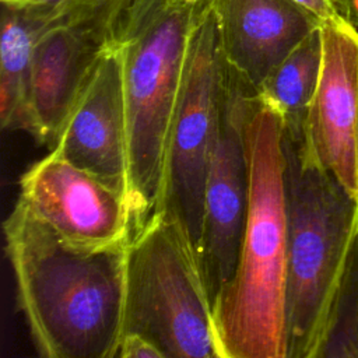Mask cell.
Returning <instances> with one entry per match:
<instances>
[{
    "label": "cell",
    "instance_id": "8992f818",
    "mask_svg": "<svg viewBox=\"0 0 358 358\" xmlns=\"http://www.w3.org/2000/svg\"><path fill=\"white\" fill-rule=\"evenodd\" d=\"M225 71L227 60L211 0H200L169 131L158 208L182 225L196 255L201 236L206 180L218 133Z\"/></svg>",
    "mask_w": 358,
    "mask_h": 358
},
{
    "label": "cell",
    "instance_id": "7c38bea8",
    "mask_svg": "<svg viewBox=\"0 0 358 358\" xmlns=\"http://www.w3.org/2000/svg\"><path fill=\"white\" fill-rule=\"evenodd\" d=\"M229 69L256 92L273 69L322 24L291 0H211Z\"/></svg>",
    "mask_w": 358,
    "mask_h": 358
},
{
    "label": "cell",
    "instance_id": "ffe728a7",
    "mask_svg": "<svg viewBox=\"0 0 358 358\" xmlns=\"http://www.w3.org/2000/svg\"><path fill=\"white\" fill-rule=\"evenodd\" d=\"M1 1H25V0H1Z\"/></svg>",
    "mask_w": 358,
    "mask_h": 358
},
{
    "label": "cell",
    "instance_id": "277c9868",
    "mask_svg": "<svg viewBox=\"0 0 358 358\" xmlns=\"http://www.w3.org/2000/svg\"><path fill=\"white\" fill-rule=\"evenodd\" d=\"M287 211V358H316L358 234V199L282 129Z\"/></svg>",
    "mask_w": 358,
    "mask_h": 358
},
{
    "label": "cell",
    "instance_id": "2e32d148",
    "mask_svg": "<svg viewBox=\"0 0 358 358\" xmlns=\"http://www.w3.org/2000/svg\"><path fill=\"white\" fill-rule=\"evenodd\" d=\"M119 358H165L164 352L145 336L136 331H124L119 344Z\"/></svg>",
    "mask_w": 358,
    "mask_h": 358
},
{
    "label": "cell",
    "instance_id": "4fadbf2b",
    "mask_svg": "<svg viewBox=\"0 0 358 358\" xmlns=\"http://www.w3.org/2000/svg\"><path fill=\"white\" fill-rule=\"evenodd\" d=\"M48 0L1 1L0 120L7 130L28 133V83L35 42L53 21Z\"/></svg>",
    "mask_w": 358,
    "mask_h": 358
},
{
    "label": "cell",
    "instance_id": "d6986e66",
    "mask_svg": "<svg viewBox=\"0 0 358 358\" xmlns=\"http://www.w3.org/2000/svg\"><path fill=\"white\" fill-rule=\"evenodd\" d=\"M340 17L358 28V0H331Z\"/></svg>",
    "mask_w": 358,
    "mask_h": 358
},
{
    "label": "cell",
    "instance_id": "30bf717a",
    "mask_svg": "<svg viewBox=\"0 0 358 358\" xmlns=\"http://www.w3.org/2000/svg\"><path fill=\"white\" fill-rule=\"evenodd\" d=\"M320 29L322 71L305 143L315 159L358 199V28L334 20Z\"/></svg>",
    "mask_w": 358,
    "mask_h": 358
},
{
    "label": "cell",
    "instance_id": "9c48e42d",
    "mask_svg": "<svg viewBox=\"0 0 358 358\" xmlns=\"http://www.w3.org/2000/svg\"><path fill=\"white\" fill-rule=\"evenodd\" d=\"M122 0L105 8L66 15L38 36L29 69L28 133L49 150L103 50Z\"/></svg>",
    "mask_w": 358,
    "mask_h": 358
},
{
    "label": "cell",
    "instance_id": "9a60e30c",
    "mask_svg": "<svg viewBox=\"0 0 358 358\" xmlns=\"http://www.w3.org/2000/svg\"><path fill=\"white\" fill-rule=\"evenodd\" d=\"M316 358H358V234L333 295Z\"/></svg>",
    "mask_w": 358,
    "mask_h": 358
},
{
    "label": "cell",
    "instance_id": "e0dca14e",
    "mask_svg": "<svg viewBox=\"0 0 358 358\" xmlns=\"http://www.w3.org/2000/svg\"><path fill=\"white\" fill-rule=\"evenodd\" d=\"M49 1H53L55 20H57L63 15L96 11L119 0H49Z\"/></svg>",
    "mask_w": 358,
    "mask_h": 358
},
{
    "label": "cell",
    "instance_id": "5bb4252c",
    "mask_svg": "<svg viewBox=\"0 0 358 358\" xmlns=\"http://www.w3.org/2000/svg\"><path fill=\"white\" fill-rule=\"evenodd\" d=\"M323 60L320 27L298 43L263 80L255 96L273 108L287 134L305 137V126L313 101Z\"/></svg>",
    "mask_w": 358,
    "mask_h": 358
},
{
    "label": "cell",
    "instance_id": "52a82bcc",
    "mask_svg": "<svg viewBox=\"0 0 358 358\" xmlns=\"http://www.w3.org/2000/svg\"><path fill=\"white\" fill-rule=\"evenodd\" d=\"M253 95L255 91L227 63L218 133L204 189L197 255L213 306L235 273L248 214L246 119Z\"/></svg>",
    "mask_w": 358,
    "mask_h": 358
},
{
    "label": "cell",
    "instance_id": "5b68a950",
    "mask_svg": "<svg viewBox=\"0 0 358 358\" xmlns=\"http://www.w3.org/2000/svg\"><path fill=\"white\" fill-rule=\"evenodd\" d=\"M124 331L145 336L165 358H222L194 248L162 210L134 231L127 246Z\"/></svg>",
    "mask_w": 358,
    "mask_h": 358
},
{
    "label": "cell",
    "instance_id": "8fae6325",
    "mask_svg": "<svg viewBox=\"0 0 358 358\" xmlns=\"http://www.w3.org/2000/svg\"><path fill=\"white\" fill-rule=\"evenodd\" d=\"M52 150L122 193L129 203L127 123L116 43L110 42L101 55Z\"/></svg>",
    "mask_w": 358,
    "mask_h": 358
},
{
    "label": "cell",
    "instance_id": "7a4b0ae2",
    "mask_svg": "<svg viewBox=\"0 0 358 358\" xmlns=\"http://www.w3.org/2000/svg\"><path fill=\"white\" fill-rule=\"evenodd\" d=\"M249 206L238 263L214 305L222 358H287V211L282 120L252 96Z\"/></svg>",
    "mask_w": 358,
    "mask_h": 358
},
{
    "label": "cell",
    "instance_id": "ac0fdd59",
    "mask_svg": "<svg viewBox=\"0 0 358 358\" xmlns=\"http://www.w3.org/2000/svg\"><path fill=\"white\" fill-rule=\"evenodd\" d=\"M309 14H312L315 18L319 20L320 24L334 20H343L340 14L337 13L334 4L331 0H291Z\"/></svg>",
    "mask_w": 358,
    "mask_h": 358
},
{
    "label": "cell",
    "instance_id": "3957f363",
    "mask_svg": "<svg viewBox=\"0 0 358 358\" xmlns=\"http://www.w3.org/2000/svg\"><path fill=\"white\" fill-rule=\"evenodd\" d=\"M199 3L122 0L112 20V42L122 57L134 231L161 204L168 138Z\"/></svg>",
    "mask_w": 358,
    "mask_h": 358
},
{
    "label": "cell",
    "instance_id": "6da1fadb",
    "mask_svg": "<svg viewBox=\"0 0 358 358\" xmlns=\"http://www.w3.org/2000/svg\"><path fill=\"white\" fill-rule=\"evenodd\" d=\"M20 308L46 358H116L123 336L127 246L70 245L18 199L4 221Z\"/></svg>",
    "mask_w": 358,
    "mask_h": 358
},
{
    "label": "cell",
    "instance_id": "ba28073f",
    "mask_svg": "<svg viewBox=\"0 0 358 358\" xmlns=\"http://www.w3.org/2000/svg\"><path fill=\"white\" fill-rule=\"evenodd\" d=\"M18 199L60 239L74 246L124 245L134 232L126 197L55 150L21 176Z\"/></svg>",
    "mask_w": 358,
    "mask_h": 358
},
{
    "label": "cell",
    "instance_id": "44dd1931",
    "mask_svg": "<svg viewBox=\"0 0 358 358\" xmlns=\"http://www.w3.org/2000/svg\"><path fill=\"white\" fill-rule=\"evenodd\" d=\"M357 143H358V140H357Z\"/></svg>",
    "mask_w": 358,
    "mask_h": 358
}]
</instances>
